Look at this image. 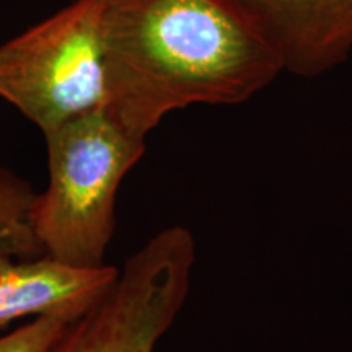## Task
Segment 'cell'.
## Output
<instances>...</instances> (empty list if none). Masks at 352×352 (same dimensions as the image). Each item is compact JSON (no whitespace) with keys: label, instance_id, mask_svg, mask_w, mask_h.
I'll return each instance as SVG.
<instances>
[{"label":"cell","instance_id":"obj_1","mask_svg":"<svg viewBox=\"0 0 352 352\" xmlns=\"http://www.w3.org/2000/svg\"><path fill=\"white\" fill-rule=\"evenodd\" d=\"M107 109L139 139L192 104L232 107L283 74L236 0H104Z\"/></svg>","mask_w":352,"mask_h":352},{"label":"cell","instance_id":"obj_2","mask_svg":"<svg viewBox=\"0 0 352 352\" xmlns=\"http://www.w3.org/2000/svg\"><path fill=\"white\" fill-rule=\"evenodd\" d=\"M47 186L34 196L30 222L43 254L77 267L104 266L116 228V196L145 153L104 107L44 134Z\"/></svg>","mask_w":352,"mask_h":352},{"label":"cell","instance_id":"obj_3","mask_svg":"<svg viewBox=\"0 0 352 352\" xmlns=\"http://www.w3.org/2000/svg\"><path fill=\"white\" fill-rule=\"evenodd\" d=\"M104 0H72L0 46V98L43 134L107 104Z\"/></svg>","mask_w":352,"mask_h":352},{"label":"cell","instance_id":"obj_4","mask_svg":"<svg viewBox=\"0 0 352 352\" xmlns=\"http://www.w3.org/2000/svg\"><path fill=\"white\" fill-rule=\"evenodd\" d=\"M195 263L196 241L188 228L158 232L50 352H155L184 307Z\"/></svg>","mask_w":352,"mask_h":352},{"label":"cell","instance_id":"obj_5","mask_svg":"<svg viewBox=\"0 0 352 352\" xmlns=\"http://www.w3.org/2000/svg\"><path fill=\"white\" fill-rule=\"evenodd\" d=\"M279 57L283 72L315 78L352 54V0H236Z\"/></svg>","mask_w":352,"mask_h":352},{"label":"cell","instance_id":"obj_6","mask_svg":"<svg viewBox=\"0 0 352 352\" xmlns=\"http://www.w3.org/2000/svg\"><path fill=\"white\" fill-rule=\"evenodd\" d=\"M120 270L77 267L47 254L0 259V328L25 316L85 311L114 284Z\"/></svg>","mask_w":352,"mask_h":352},{"label":"cell","instance_id":"obj_7","mask_svg":"<svg viewBox=\"0 0 352 352\" xmlns=\"http://www.w3.org/2000/svg\"><path fill=\"white\" fill-rule=\"evenodd\" d=\"M34 196L26 179L0 166V259H28L43 254L30 222Z\"/></svg>","mask_w":352,"mask_h":352},{"label":"cell","instance_id":"obj_8","mask_svg":"<svg viewBox=\"0 0 352 352\" xmlns=\"http://www.w3.org/2000/svg\"><path fill=\"white\" fill-rule=\"evenodd\" d=\"M82 314L52 311L34 316L30 323L0 336V352H50L69 324Z\"/></svg>","mask_w":352,"mask_h":352}]
</instances>
